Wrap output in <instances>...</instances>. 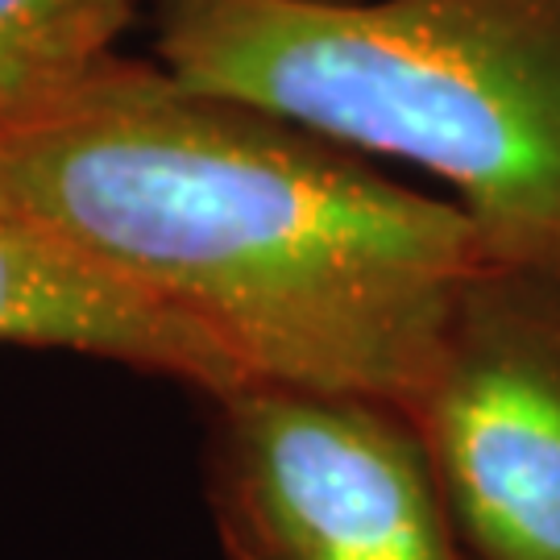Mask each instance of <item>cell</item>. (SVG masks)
Returning <instances> with one entry per match:
<instances>
[{"instance_id": "obj_1", "label": "cell", "mask_w": 560, "mask_h": 560, "mask_svg": "<svg viewBox=\"0 0 560 560\" xmlns=\"http://www.w3.org/2000/svg\"><path fill=\"white\" fill-rule=\"evenodd\" d=\"M0 200L221 345L245 382L402 416L490 261L453 200L125 59L0 129Z\"/></svg>"}, {"instance_id": "obj_4", "label": "cell", "mask_w": 560, "mask_h": 560, "mask_svg": "<svg viewBox=\"0 0 560 560\" xmlns=\"http://www.w3.org/2000/svg\"><path fill=\"white\" fill-rule=\"evenodd\" d=\"M407 420L469 560H560V270L486 261Z\"/></svg>"}, {"instance_id": "obj_6", "label": "cell", "mask_w": 560, "mask_h": 560, "mask_svg": "<svg viewBox=\"0 0 560 560\" xmlns=\"http://www.w3.org/2000/svg\"><path fill=\"white\" fill-rule=\"evenodd\" d=\"M141 4L145 0H0V129L101 75Z\"/></svg>"}, {"instance_id": "obj_3", "label": "cell", "mask_w": 560, "mask_h": 560, "mask_svg": "<svg viewBox=\"0 0 560 560\" xmlns=\"http://www.w3.org/2000/svg\"><path fill=\"white\" fill-rule=\"evenodd\" d=\"M212 402L229 560H469L399 407L266 382Z\"/></svg>"}, {"instance_id": "obj_2", "label": "cell", "mask_w": 560, "mask_h": 560, "mask_svg": "<svg viewBox=\"0 0 560 560\" xmlns=\"http://www.w3.org/2000/svg\"><path fill=\"white\" fill-rule=\"evenodd\" d=\"M159 67L448 183L494 261L560 270V0H145Z\"/></svg>"}, {"instance_id": "obj_5", "label": "cell", "mask_w": 560, "mask_h": 560, "mask_svg": "<svg viewBox=\"0 0 560 560\" xmlns=\"http://www.w3.org/2000/svg\"><path fill=\"white\" fill-rule=\"evenodd\" d=\"M0 340L71 349L162 374L221 399L245 374L221 345L67 254L0 200Z\"/></svg>"}]
</instances>
